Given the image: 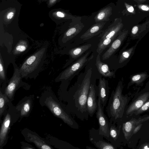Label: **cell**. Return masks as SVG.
Here are the masks:
<instances>
[{
    "label": "cell",
    "instance_id": "obj_1",
    "mask_svg": "<svg viewBox=\"0 0 149 149\" xmlns=\"http://www.w3.org/2000/svg\"><path fill=\"white\" fill-rule=\"evenodd\" d=\"M91 69H89L82 81L72 86L67 95L66 109L83 121L88 119L86 106L87 98L91 82Z\"/></svg>",
    "mask_w": 149,
    "mask_h": 149
},
{
    "label": "cell",
    "instance_id": "obj_2",
    "mask_svg": "<svg viewBox=\"0 0 149 149\" xmlns=\"http://www.w3.org/2000/svg\"><path fill=\"white\" fill-rule=\"evenodd\" d=\"M122 90V84L119 83L115 89L112 91L106 108L110 123L115 124L124 115L128 99L123 94Z\"/></svg>",
    "mask_w": 149,
    "mask_h": 149
},
{
    "label": "cell",
    "instance_id": "obj_3",
    "mask_svg": "<svg viewBox=\"0 0 149 149\" xmlns=\"http://www.w3.org/2000/svg\"><path fill=\"white\" fill-rule=\"evenodd\" d=\"M47 47L44 45L25 60L19 68L22 78H36L44 63Z\"/></svg>",
    "mask_w": 149,
    "mask_h": 149
},
{
    "label": "cell",
    "instance_id": "obj_4",
    "mask_svg": "<svg viewBox=\"0 0 149 149\" xmlns=\"http://www.w3.org/2000/svg\"><path fill=\"white\" fill-rule=\"evenodd\" d=\"M123 26L121 19L116 18L106 29L102 31L98 36L100 39L96 50L98 54L100 55L118 36Z\"/></svg>",
    "mask_w": 149,
    "mask_h": 149
},
{
    "label": "cell",
    "instance_id": "obj_5",
    "mask_svg": "<svg viewBox=\"0 0 149 149\" xmlns=\"http://www.w3.org/2000/svg\"><path fill=\"white\" fill-rule=\"evenodd\" d=\"M45 103L53 113L61 119L71 128L78 129L79 125L74 118L70 115L69 112L61 104L49 97L46 98Z\"/></svg>",
    "mask_w": 149,
    "mask_h": 149
},
{
    "label": "cell",
    "instance_id": "obj_6",
    "mask_svg": "<svg viewBox=\"0 0 149 149\" xmlns=\"http://www.w3.org/2000/svg\"><path fill=\"white\" fill-rule=\"evenodd\" d=\"M98 107L95 113L96 116L98 120L99 127V133L109 141V120L104 112V107L101 103L100 100L98 98Z\"/></svg>",
    "mask_w": 149,
    "mask_h": 149
},
{
    "label": "cell",
    "instance_id": "obj_7",
    "mask_svg": "<svg viewBox=\"0 0 149 149\" xmlns=\"http://www.w3.org/2000/svg\"><path fill=\"white\" fill-rule=\"evenodd\" d=\"M89 53V52L87 53L62 72L57 77L56 81H59L66 80L80 69L87 61Z\"/></svg>",
    "mask_w": 149,
    "mask_h": 149
},
{
    "label": "cell",
    "instance_id": "obj_8",
    "mask_svg": "<svg viewBox=\"0 0 149 149\" xmlns=\"http://www.w3.org/2000/svg\"><path fill=\"white\" fill-rule=\"evenodd\" d=\"M89 140L97 148L99 149H116V147L110 143L106 141L104 136L99 133L98 129L93 127L89 130Z\"/></svg>",
    "mask_w": 149,
    "mask_h": 149
},
{
    "label": "cell",
    "instance_id": "obj_9",
    "mask_svg": "<svg viewBox=\"0 0 149 149\" xmlns=\"http://www.w3.org/2000/svg\"><path fill=\"white\" fill-rule=\"evenodd\" d=\"M149 119V116L138 119L132 118L130 120L123 123L122 125H118L117 127L121 129L125 139L128 140L132 136V133L135 127L143 122Z\"/></svg>",
    "mask_w": 149,
    "mask_h": 149
},
{
    "label": "cell",
    "instance_id": "obj_10",
    "mask_svg": "<svg viewBox=\"0 0 149 149\" xmlns=\"http://www.w3.org/2000/svg\"><path fill=\"white\" fill-rule=\"evenodd\" d=\"M98 88L93 83L90 86L87 98L86 106L89 115L91 117L93 116L96 113L98 107Z\"/></svg>",
    "mask_w": 149,
    "mask_h": 149
},
{
    "label": "cell",
    "instance_id": "obj_11",
    "mask_svg": "<svg viewBox=\"0 0 149 149\" xmlns=\"http://www.w3.org/2000/svg\"><path fill=\"white\" fill-rule=\"evenodd\" d=\"M14 73L5 90V94L9 98H11L15 91L22 81V78L19 68H14Z\"/></svg>",
    "mask_w": 149,
    "mask_h": 149
},
{
    "label": "cell",
    "instance_id": "obj_12",
    "mask_svg": "<svg viewBox=\"0 0 149 149\" xmlns=\"http://www.w3.org/2000/svg\"><path fill=\"white\" fill-rule=\"evenodd\" d=\"M97 87L98 98L100 99L101 103L104 107L108 100L109 93L108 81L104 78H100Z\"/></svg>",
    "mask_w": 149,
    "mask_h": 149
},
{
    "label": "cell",
    "instance_id": "obj_13",
    "mask_svg": "<svg viewBox=\"0 0 149 149\" xmlns=\"http://www.w3.org/2000/svg\"><path fill=\"white\" fill-rule=\"evenodd\" d=\"M127 31L120 33L118 37L113 41L110 47L103 54L102 56L103 60L109 58L119 47L127 33Z\"/></svg>",
    "mask_w": 149,
    "mask_h": 149
},
{
    "label": "cell",
    "instance_id": "obj_14",
    "mask_svg": "<svg viewBox=\"0 0 149 149\" xmlns=\"http://www.w3.org/2000/svg\"><path fill=\"white\" fill-rule=\"evenodd\" d=\"M149 98V92H146L141 95L129 107L126 111L127 116H131L139 109Z\"/></svg>",
    "mask_w": 149,
    "mask_h": 149
},
{
    "label": "cell",
    "instance_id": "obj_15",
    "mask_svg": "<svg viewBox=\"0 0 149 149\" xmlns=\"http://www.w3.org/2000/svg\"><path fill=\"white\" fill-rule=\"evenodd\" d=\"M106 23V22H102L96 23L93 24L81 35V38L83 40H86L101 33Z\"/></svg>",
    "mask_w": 149,
    "mask_h": 149
},
{
    "label": "cell",
    "instance_id": "obj_16",
    "mask_svg": "<svg viewBox=\"0 0 149 149\" xmlns=\"http://www.w3.org/2000/svg\"><path fill=\"white\" fill-rule=\"evenodd\" d=\"M84 27L83 24L77 23L70 27L64 33L61 39L62 42L66 43L72 39L81 31Z\"/></svg>",
    "mask_w": 149,
    "mask_h": 149
},
{
    "label": "cell",
    "instance_id": "obj_17",
    "mask_svg": "<svg viewBox=\"0 0 149 149\" xmlns=\"http://www.w3.org/2000/svg\"><path fill=\"white\" fill-rule=\"evenodd\" d=\"M100 54H98L96 60L95 65L99 72L102 76L105 77L111 78L114 73L110 70L108 65L102 62L100 59Z\"/></svg>",
    "mask_w": 149,
    "mask_h": 149
},
{
    "label": "cell",
    "instance_id": "obj_18",
    "mask_svg": "<svg viewBox=\"0 0 149 149\" xmlns=\"http://www.w3.org/2000/svg\"><path fill=\"white\" fill-rule=\"evenodd\" d=\"M11 116L7 113L6 115L1 126L0 132V146H1L6 139L11 121Z\"/></svg>",
    "mask_w": 149,
    "mask_h": 149
},
{
    "label": "cell",
    "instance_id": "obj_19",
    "mask_svg": "<svg viewBox=\"0 0 149 149\" xmlns=\"http://www.w3.org/2000/svg\"><path fill=\"white\" fill-rule=\"evenodd\" d=\"M29 47L28 40L26 38H21L19 40L12 51V57L14 59L17 55H19L27 50Z\"/></svg>",
    "mask_w": 149,
    "mask_h": 149
},
{
    "label": "cell",
    "instance_id": "obj_20",
    "mask_svg": "<svg viewBox=\"0 0 149 149\" xmlns=\"http://www.w3.org/2000/svg\"><path fill=\"white\" fill-rule=\"evenodd\" d=\"M112 8L109 6L100 10L94 17L96 23L106 22L109 20V17L112 14Z\"/></svg>",
    "mask_w": 149,
    "mask_h": 149
},
{
    "label": "cell",
    "instance_id": "obj_21",
    "mask_svg": "<svg viewBox=\"0 0 149 149\" xmlns=\"http://www.w3.org/2000/svg\"><path fill=\"white\" fill-rule=\"evenodd\" d=\"M91 46V45L89 44L70 49L68 52V54L70 57V59H76L82 55Z\"/></svg>",
    "mask_w": 149,
    "mask_h": 149
},
{
    "label": "cell",
    "instance_id": "obj_22",
    "mask_svg": "<svg viewBox=\"0 0 149 149\" xmlns=\"http://www.w3.org/2000/svg\"><path fill=\"white\" fill-rule=\"evenodd\" d=\"M110 142L116 148V143L118 139L120 133V129L116 127L115 124L109 122Z\"/></svg>",
    "mask_w": 149,
    "mask_h": 149
},
{
    "label": "cell",
    "instance_id": "obj_23",
    "mask_svg": "<svg viewBox=\"0 0 149 149\" xmlns=\"http://www.w3.org/2000/svg\"><path fill=\"white\" fill-rule=\"evenodd\" d=\"M27 137L29 141L33 143L38 147L40 148L43 149L52 148L43 140L35 135L29 134L27 135Z\"/></svg>",
    "mask_w": 149,
    "mask_h": 149
},
{
    "label": "cell",
    "instance_id": "obj_24",
    "mask_svg": "<svg viewBox=\"0 0 149 149\" xmlns=\"http://www.w3.org/2000/svg\"><path fill=\"white\" fill-rule=\"evenodd\" d=\"M6 70L1 56L0 55V82L5 81L6 80Z\"/></svg>",
    "mask_w": 149,
    "mask_h": 149
},
{
    "label": "cell",
    "instance_id": "obj_25",
    "mask_svg": "<svg viewBox=\"0 0 149 149\" xmlns=\"http://www.w3.org/2000/svg\"><path fill=\"white\" fill-rule=\"evenodd\" d=\"M31 108V102L28 100L24 102L22 105L20 110L21 116H24L27 115L30 111Z\"/></svg>",
    "mask_w": 149,
    "mask_h": 149
},
{
    "label": "cell",
    "instance_id": "obj_26",
    "mask_svg": "<svg viewBox=\"0 0 149 149\" xmlns=\"http://www.w3.org/2000/svg\"><path fill=\"white\" fill-rule=\"evenodd\" d=\"M6 94H3L1 92L0 93V116L3 113L6 103L8 100Z\"/></svg>",
    "mask_w": 149,
    "mask_h": 149
},
{
    "label": "cell",
    "instance_id": "obj_27",
    "mask_svg": "<svg viewBox=\"0 0 149 149\" xmlns=\"http://www.w3.org/2000/svg\"><path fill=\"white\" fill-rule=\"evenodd\" d=\"M149 109V99L138 110L135 111L134 114L135 115H138L142 113Z\"/></svg>",
    "mask_w": 149,
    "mask_h": 149
},
{
    "label": "cell",
    "instance_id": "obj_28",
    "mask_svg": "<svg viewBox=\"0 0 149 149\" xmlns=\"http://www.w3.org/2000/svg\"><path fill=\"white\" fill-rule=\"evenodd\" d=\"M125 5L127 10L128 12L132 13H135L134 9L132 6L127 4L126 3H125Z\"/></svg>",
    "mask_w": 149,
    "mask_h": 149
},
{
    "label": "cell",
    "instance_id": "obj_29",
    "mask_svg": "<svg viewBox=\"0 0 149 149\" xmlns=\"http://www.w3.org/2000/svg\"><path fill=\"white\" fill-rule=\"evenodd\" d=\"M138 8L141 10L149 11V6L147 5L141 4L139 5Z\"/></svg>",
    "mask_w": 149,
    "mask_h": 149
},
{
    "label": "cell",
    "instance_id": "obj_30",
    "mask_svg": "<svg viewBox=\"0 0 149 149\" xmlns=\"http://www.w3.org/2000/svg\"><path fill=\"white\" fill-rule=\"evenodd\" d=\"M142 125V123L133 129L132 133V135L137 133L140 130Z\"/></svg>",
    "mask_w": 149,
    "mask_h": 149
},
{
    "label": "cell",
    "instance_id": "obj_31",
    "mask_svg": "<svg viewBox=\"0 0 149 149\" xmlns=\"http://www.w3.org/2000/svg\"><path fill=\"white\" fill-rule=\"evenodd\" d=\"M141 78L140 74H137L133 76L132 79V81L134 82H137Z\"/></svg>",
    "mask_w": 149,
    "mask_h": 149
},
{
    "label": "cell",
    "instance_id": "obj_32",
    "mask_svg": "<svg viewBox=\"0 0 149 149\" xmlns=\"http://www.w3.org/2000/svg\"><path fill=\"white\" fill-rule=\"evenodd\" d=\"M56 16L60 18H63L65 17L66 15L64 13L61 11H58L56 13Z\"/></svg>",
    "mask_w": 149,
    "mask_h": 149
},
{
    "label": "cell",
    "instance_id": "obj_33",
    "mask_svg": "<svg viewBox=\"0 0 149 149\" xmlns=\"http://www.w3.org/2000/svg\"><path fill=\"white\" fill-rule=\"evenodd\" d=\"M141 149H149V143H146L142 144L139 148Z\"/></svg>",
    "mask_w": 149,
    "mask_h": 149
},
{
    "label": "cell",
    "instance_id": "obj_34",
    "mask_svg": "<svg viewBox=\"0 0 149 149\" xmlns=\"http://www.w3.org/2000/svg\"><path fill=\"white\" fill-rule=\"evenodd\" d=\"M14 15V13L13 11L9 12L7 15L6 17L8 19H10L13 18Z\"/></svg>",
    "mask_w": 149,
    "mask_h": 149
},
{
    "label": "cell",
    "instance_id": "obj_35",
    "mask_svg": "<svg viewBox=\"0 0 149 149\" xmlns=\"http://www.w3.org/2000/svg\"><path fill=\"white\" fill-rule=\"evenodd\" d=\"M138 30V27L137 26H135L132 28V33L133 34H135L137 32Z\"/></svg>",
    "mask_w": 149,
    "mask_h": 149
},
{
    "label": "cell",
    "instance_id": "obj_36",
    "mask_svg": "<svg viewBox=\"0 0 149 149\" xmlns=\"http://www.w3.org/2000/svg\"><path fill=\"white\" fill-rule=\"evenodd\" d=\"M137 0V1H143L144 0Z\"/></svg>",
    "mask_w": 149,
    "mask_h": 149
}]
</instances>
